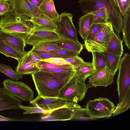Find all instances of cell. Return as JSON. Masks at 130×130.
I'll use <instances>...</instances> for the list:
<instances>
[{"mask_svg":"<svg viewBox=\"0 0 130 130\" xmlns=\"http://www.w3.org/2000/svg\"><path fill=\"white\" fill-rule=\"evenodd\" d=\"M31 75L38 95L43 98L57 97L61 89L70 80L40 70Z\"/></svg>","mask_w":130,"mask_h":130,"instance_id":"obj_1","label":"cell"},{"mask_svg":"<svg viewBox=\"0 0 130 130\" xmlns=\"http://www.w3.org/2000/svg\"><path fill=\"white\" fill-rule=\"evenodd\" d=\"M78 3L84 14L106 7L109 15L108 21L118 34L122 32L123 18L115 0H79Z\"/></svg>","mask_w":130,"mask_h":130,"instance_id":"obj_2","label":"cell"},{"mask_svg":"<svg viewBox=\"0 0 130 130\" xmlns=\"http://www.w3.org/2000/svg\"><path fill=\"white\" fill-rule=\"evenodd\" d=\"M30 19L27 16L16 13L12 9L0 18V29L26 41L33 29Z\"/></svg>","mask_w":130,"mask_h":130,"instance_id":"obj_3","label":"cell"},{"mask_svg":"<svg viewBox=\"0 0 130 130\" xmlns=\"http://www.w3.org/2000/svg\"><path fill=\"white\" fill-rule=\"evenodd\" d=\"M114 31L111 23L108 22L94 36L88 40L84 41L85 47L89 52H107Z\"/></svg>","mask_w":130,"mask_h":130,"instance_id":"obj_4","label":"cell"},{"mask_svg":"<svg viewBox=\"0 0 130 130\" xmlns=\"http://www.w3.org/2000/svg\"><path fill=\"white\" fill-rule=\"evenodd\" d=\"M88 88L85 82L74 78L61 89L58 97L68 102L77 103L84 99Z\"/></svg>","mask_w":130,"mask_h":130,"instance_id":"obj_5","label":"cell"},{"mask_svg":"<svg viewBox=\"0 0 130 130\" xmlns=\"http://www.w3.org/2000/svg\"><path fill=\"white\" fill-rule=\"evenodd\" d=\"M85 108L90 116L95 120L110 118L116 106L108 99L99 97L88 101Z\"/></svg>","mask_w":130,"mask_h":130,"instance_id":"obj_6","label":"cell"},{"mask_svg":"<svg viewBox=\"0 0 130 130\" xmlns=\"http://www.w3.org/2000/svg\"><path fill=\"white\" fill-rule=\"evenodd\" d=\"M117 79L119 102L130 91V55L125 54L121 59Z\"/></svg>","mask_w":130,"mask_h":130,"instance_id":"obj_7","label":"cell"},{"mask_svg":"<svg viewBox=\"0 0 130 130\" xmlns=\"http://www.w3.org/2000/svg\"><path fill=\"white\" fill-rule=\"evenodd\" d=\"M4 87L11 94L21 101L32 100L34 93L30 88L24 83L6 79L3 82Z\"/></svg>","mask_w":130,"mask_h":130,"instance_id":"obj_8","label":"cell"},{"mask_svg":"<svg viewBox=\"0 0 130 130\" xmlns=\"http://www.w3.org/2000/svg\"><path fill=\"white\" fill-rule=\"evenodd\" d=\"M72 18L71 13H62L58 22V28L56 31L60 37L78 41L77 31L73 22Z\"/></svg>","mask_w":130,"mask_h":130,"instance_id":"obj_9","label":"cell"},{"mask_svg":"<svg viewBox=\"0 0 130 130\" xmlns=\"http://www.w3.org/2000/svg\"><path fill=\"white\" fill-rule=\"evenodd\" d=\"M33 27L31 32L25 41L26 45L33 46L40 42L54 40L60 37L56 31L44 28Z\"/></svg>","mask_w":130,"mask_h":130,"instance_id":"obj_10","label":"cell"},{"mask_svg":"<svg viewBox=\"0 0 130 130\" xmlns=\"http://www.w3.org/2000/svg\"><path fill=\"white\" fill-rule=\"evenodd\" d=\"M29 103L33 106L40 107L50 112L60 107L70 105L73 103L68 102L58 97L43 98L39 95L30 101Z\"/></svg>","mask_w":130,"mask_h":130,"instance_id":"obj_11","label":"cell"},{"mask_svg":"<svg viewBox=\"0 0 130 130\" xmlns=\"http://www.w3.org/2000/svg\"><path fill=\"white\" fill-rule=\"evenodd\" d=\"M12 9L16 13L30 18L41 15L39 8L31 3L28 0H9Z\"/></svg>","mask_w":130,"mask_h":130,"instance_id":"obj_12","label":"cell"},{"mask_svg":"<svg viewBox=\"0 0 130 130\" xmlns=\"http://www.w3.org/2000/svg\"><path fill=\"white\" fill-rule=\"evenodd\" d=\"M79 105L73 103L71 105L54 110L41 116V121H66L71 120L73 114V108Z\"/></svg>","mask_w":130,"mask_h":130,"instance_id":"obj_13","label":"cell"},{"mask_svg":"<svg viewBox=\"0 0 130 130\" xmlns=\"http://www.w3.org/2000/svg\"><path fill=\"white\" fill-rule=\"evenodd\" d=\"M114 75L106 67L95 71L89 78V85L91 87L103 86L106 87L112 84L114 80Z\"/></svg>","mask_w":130,"mask_h":130,"instance_id":"obj_14","label":"cell"},{"mask_svg":"<svg viewBox=\"0 0 130 130\" xmlns=\"http://www.w3.org/2000/svg\"><path fill=\"white\" fill-rule=\"evenodd\" d=\"M16 71L22 75L31 74L40 70L33 62L30 55V51L26 52L18 60Z\"/></svg>","mask_w":130,"mask_h":130,"instance_id":"obj_15","label":"cell"},{"mask_svg":"<svg viewBox=\"0 0 130 130\" xmlns=\"http://www.w3.org/2000/svg\"><path fill=\"white\" fill-rule=\"evenodd\" d=\"M21 101L9 93L3 87L0 88V111L19 108Z\"/></svg>","mask_w":130,"mask_h":130,"instance_id":"obj_16","label":"cell"},{"mask_svg":"<svg viewBox=\"0 0 130 130\" xmlns=\"http://www.w3.org/2000/svg\"><path fill=\"white\" fill-rule=\"evenodd\" d=\"M0 38L7 44L18 52L24 54L26 52L25 41L23 39L1 30Z\"/></svg>","mask_w":130,"mask_h":130,"instance_id":"obj_17","label":"cell"},{"mask_svg":"<svg viewBox=\"0 0 130 130\" xmlns=\"http://www.w3.org/2000/svg\"><path fill=\"white\" fill-rule=\"evenodd\" d=\"M48 42L56 44L62 49L80 54L83 49V45L78 40L60 37L58 39Z\"/></svg>","mask_w":130,"mask_h":130,"instance_id":"obj_18","label":"cell"},{"mask_svg":"<svg viewBox=\"0 0 130 130\" xmlns=\"http://www.w3.org/2000/svg\"><path fill=\"white\" fill-rule=\"evenodd\" d=\"M75 71L74 78L80 81L85 82L87 78L92 75L95 70L92 63L85 62L74 68Z\"/></svg>","mask_w":130,"mask_h":130,"instance_id":"obj_19","label":"cell"},{"mask_svg":"<svg viewBox=\"0 0 130 130\" xmlns=\"http://www.w3.org/2000/svg\"><path fill=\"white\" fill-rule=\"evenodd\" d=\"M42 14L58 22L60 19V15L55 9L53 0H43L39 7Z\"/></svg>","mask_w":130,"mask_h":130,"instance_id":"obj_20","label":"cell"},{"mask_svg":"<svg viewBox=\"0 0 130 130\" xmlns=\"http://www.w3.org/2000/svg\"><path fill=\"white\" fill-rule=\"evenodd\" d=\"M30 21L35 27L42 28L56 31L58 27L57 22L41 14L30 18Z\"/></svg>","mask_w":130,"mask_h":130,"instance_id":"obj_21","label":"cell"},{"mask_svg":"<svg viewBox=\"0 0 130 130\" xmlns=\"http://www.w3.org/2000/svg\"><path fill=\"white\" fill-rule=\"evenodd\" d=\"M122 42L119 35L114 31L107 52L116 56L121 57L124 51Z\"/></svg>","mask_w":130,"mask_h":130,"instance_id":"obj_22","label":"cell"},{"mask_svg":"<svg viewBox=\"0 0 130 130\" xmlns=\"http://www.w3.org/2000/svg\"><path fill=\"white\" fill-rule=\"evenodd\" d=\"M94 18V15L91 12H90L85 13L79 19V32L84 40L91 26L93 23Z\"/></svg>","mask_w":130,"mask_h":130,"instance_id":"obj_23","label":"cell"},{"mask_svg":"<svg viewBox=\"0 0 130 130\" xmlns=\"http://www.w3.org/2000/svg\"><path fill=\"white\" fill-rule=\"evenodd\" d=\"M40 70L50 73L62 79L70 80L74 78L75 74L74 68H56L51 69H41Z\"/></svg>","mask_w":130,"mask_h":130,"instance_id":"obj_24","label":"cell"},{"mask_svg":"<svg viewBox=\"0 0 130 130\" xmlns=\"http://www.w3.org/2000/svg\"><path fill=\"white\" fill-rule=\"evenodd\" d=\"M103 53L105 58L106 68L115 75L118 70L121 57L116 56L107 51Z\"/></svg>","mask_w":130,"mask_h":130,"instance_id":"obj_25","label":"cell"},{"mask_svg":"<svg viewBox=\"0 0 130 130\" xmlns=\"http://www.w3.org/2000/svg\"><path fill=\"white\" fill-rule=\"evenodd\" d=\"M130 8L123 17L122 32V41L128 48L130 50Z\"/></svg>","mask_w":130,"mask_h":130,"instance_id":"obj_26","label":"cell"},{"mask_svg":"<svg viewBox=\"0 0 130 130\" xmlns=\"http://www.w3.org/2000/svg\"><path fill=\"white\" fill-rule=\"evenodd\" d=\"M0 53L6 56L18 60L24 54L18 52L0 38Z\"/></svg>","mask_w":130,"mask_h":130,"instance_id":"obj_27","label":"cell"},{"mask_svg":"<svg viewBox=\"0 0 130 130\" xmlns=\"http://www.w3.org/2000/svg\"><path fill=\"white\" fill-rule=\"evenodd\" d=\"M92 63L95 71L102 69L106 67V60L103 53L92 52Z\"/></svg>","mask_w":130,"mask_h":130,"instance_id":"obj_28","label":"cell"},{"mask_svg":"<svg viewBox=\"0 0 130 130\" xmlns=\"http://www.w3.org/2000/svg\"><path fill=\"white\" fill-rule=\"evenodd\" d=\"M73 114L71 120H94L88 114L86 108H83L79 105L73 108Z\"/></svg>","mask_w":130,"mask_h":130,"instance_id":"obj_29","label":"cell"},{"mask_svg":"<svg viewBox=\"0 0 130 130\" xmlns=\"http://www.w3.org/2000/svg\"><path fill=\"white\" fill-rule=\"evenodd\" d=\"M130 107V91L126 95L122 100L116 107L112 114L113 116L122 113L128 110Z\"/></svg>","mask_w":130,"mask_h":130,"instance_id":"obj_30","label":"cell"},{"mask_svg":"<svg viewBox=\"0 0 130 130\" xmlns=\"http://www.w3.org/2000/svg\"><path fill=\"white\" fill-rule=\"evenodd\" d=\"M0 72L15 80L22 79L23 77V75L14 71L10 66L4 63L0 64Z\"/></svg>","mask_w":130,"mask_h":130,"instance_id":"obj_31","label":"cell"},{"mask_svg":"<svg viewBox=\"0 0 130 130\" xmlns=\"http://www.w3.org/2000/svg\"><path fill=\"white\" fill-rule=\"evenodd\" d=\"M62 49L56 44L48 41L41 42L33 46L32 48L35 50L50 51Z\"/></svg>","mask_w":130,"mask_h":130,"instance_id":"obj_32","label":"cell"},{"mask_svg":"<svg viewBox=\"0 0 130 130\" xmlns=\"http://www.w3.org/2000/svg\"><path fill=\"white\" fill-rule=\"evenodd\" d=\"M49 52L54 55L56 57L63 59L71 58L78 55L80 54L77 53L63 49L55 50Z\"/></svg>","mask_w":130,"mask_h":130,"instance_id":"obj_33","label":"cell"},{"mask_svg":"<svg viewBox=\"0 0 130 130\" xmlns=\"http://www.w3.org/2000/svg\"><path fill=\"white\" fill-rule=\"evenodd\" d=\"M19 108L25 111V112L23 113L24 114L39 113L45 114L50 112L40 107L36 106H27L21 105L20 106Z\"/></svg>","mask_w":130,"mask_h":130,"instance_id":"obj_34","label":"cell"},{"mask_svg":"<svg viewBox=\"0 0 130 130\" xmlns=\"http://www.w3.org/2000/svg\"><path fill=\"white\" fill-rule=\"evenodd\" d=\"M106 23H93L89 30L84 41L88 40L94 36L102 28Z\"/></svg>","mask_w":130,"mask_h":130,"instance_id":"obj_35","label":"cell"},{"mask_svg":"<svg viewBox=\"0 0 130 130\" xmlns=\"http://www.w3.org/2000/svg\"><path fill=\"white\" fill-rule=\"evenodd\" d=\"M37 66L39 69H51L56 68H74L71 64H66L61 66L58 65L42 61H41L38 63Z\"/></svg>","mask_w":130,"mask_h":130,"instance_id":"obj_36","label":"cell"},{"mask_svg":"<svg viewBox=\"0 0 130 130\" xmlns=\"http://www.w3.org/2000/svg\"><path fill=\"white\" fill-rule=\"evenodd\" d=\"M12 10L9 0H0V17L6 14Z\"/></svg>","mask_w":130,"mask_h":130,"instance_id":"obj_37","label":"cell"},{"mask_svg":"<svg viewBox=\"0 0 130 130\" xmlns=\"http://www.w3.org/2000/svg\"><path fill=\"white\" fill-rule=\"evenodd\" d=\"M122 17H124L130 7V0H115Z\"/></svg>","mask_w":130,"mask_h":130,"instance_id":"obj_38","label":"cell"},{"mask_svg":"<svg viewBox=\"0 0 130 130\" xmlns=\"http://www.w3.org/2000/svg\"><path fill=\"white\" fill-rule=\"evenodd\" d=\"M91 12L94 15L104 20L106 23L108 22L109 15L106 7H103Z\"/></svg>","mask_w":130,"mask_h":130,"instance_id":"obj_39","label":"cell"},{"mask_svg":"<svg viewBox=\"0 0 130 130\" xmlns=\"http://www.w3.org/2000/svg\"><path fill=\"white\" fill-rule=\"evenodd\" d=\"M41 61L58 65L70 64L63 59L58 57H52Z\"/></svg>","mask_w":130,"mask_h":130,"instance_id":"obj_40","label":"cell"},{"mask_svg":"<svg viewBox=\"0 0 130 130\" xmlns=\"http://www.w3.org/2000/svg\"><path fill=\"white\" fill-rule=\"evenodd\" d=\"M63 59L73 66L74 68L79 66L85 62L78 55L70 58Z\"/></svg>","mask_w":130,"mask_h":130,"instance_id":"obj_41","label":"cell"},{"mask_svg":"<svg viewBox=\"0 0 130 130\" xmlns=\"http://www.w3.org/2000/svg\"><path fill=\"white\" fill-rule=\"evenodd\" d=\"M33 50L41 58L42 60L52 57H56L49 51Z\"/></svg>","mask_w":130,"mask_h":130,"instance_id":"obj_42","label":"cell"},{"mask_svg":"<svg viewBox=\"0 0 130 130\" xmlns=\"http://www.w3.org/2000/svg\"><path fill=\"white\" fill-rule=\"evenodd\" d=\"M30 51V55L34 63L37 66L38 63L42 60L41 58L32 49Z\"/></svg>","mask_w":130,"mask_h":130,"instance_id":"obj_43","label":"cell"},{"mask_svg":"<svg viewBox=\"0 0 130 130\" xmlns=\"http://www.w3.org/2000/svg\"><path fill=\"white\" fill-rule=\"evenodd\" d=\"M25 120L15 118H11L2 116L0 115V121H24Z\"/></svg>","mask_w":130,"mask_h":130,"instance_id":"obj_44","label":"cell"},{"mask_svg":"<svg viewBox=\"0 0 130 130\" xmlns=\"http://www.w3.org/2000/svg\"><path fill=\"white\" fill-rule=\"evenodd\" d=\"M29 2L35 6L39 7L43 0H28Z\"/></svg>","mask_w":130,"mask_h":130,"instance_id":"obj_45","label":"cell"},{"mask_svg":"<svg viewBox=\"0 0 130 130\" xmlns=\"http://www.w3.org/2000/svg\"><path fill=\"white\" fill-rule=\"evenodd\" d=\"M1 31V29H0V32Z\"/></svg>","mask_w":130,"mask_h":130,"instance_id":"obj_46","label":"cell"},{"mask_svg":"<svg viewBox=\"0 0 130 130\" xmlns=\"http://www.w3.org/2000/svg\"></svg>","mask_w":130,"mask_h":130,"instance_id":"obj_47","label":"cell"}]
</instances>
